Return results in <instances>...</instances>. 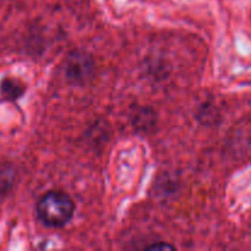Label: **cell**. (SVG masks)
Listing matches in <instances>:
<instances>
[{
  "instance_id": "obj_1",
  "label": "cell",
  "mask_w": 251,
  "mask_h": 251,
  "mask_svg": "<svg viewBox=\"0 0 251 251\" xmlns=\"http://www.w3.org/2000/svg\"><path fill=\"white\" fill-rule=\"evenodd\" d=\"M74 212L75 203L73 199L61 191H49L37 203L39 220L49 227H63L68 225Z\"/></svg>"
},
{
  "instance_id": "obj_2",
  "label": "cell",
  "mask_w": 251,
  "mask_h": 251,
  "mask_svg": "<svg viewBox=\"0 0 251 251\" xmlns=\"http://www.w3.org/2000/svg\"><path fill=\"white\" fill-rule=\"evenodd\" d=\"M93 69L92 59L83 53L71 54L66 64V73L70 77L76 81H82L87 78Z\"/></svg>"
},
{
  "instance_id": "obj_3",
  "label": "cell",
  "mask_w": 251,
  "mask_h": 251,
  "mask_svg": "<svg viewBox=\"0 0 251 251\" xmlns=\"http://www.w3.org/2000/svg\"><path fill=\"white\" fill-rule=\"evenodd\" d=\"M25 92V83L17 78L6 77L1 81L0 83V95L4 100H16L24 95Z\"/></svg>"
},
{
  "instance_id": "obj_4",
  "label": "cell",
  "mask_w": 251,
  "mask_h": 251,
  "mask_svg": "<svg viewBox=\"0 0 251 251\" xmlns=\"http://www.w3.org/2000/svg\"><path fill=\"white\" fill-rule=\"evenodd\" d=\"M150 250H174V247L171 244H164V243H159V244H153L149 247Z\"/></svg>"
}]
</instances>
